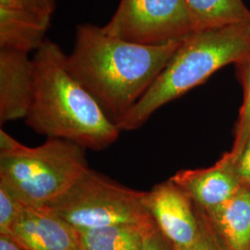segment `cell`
<instances>
[{"instance_id": "1", "label": "cell", "mask_w": 250, "mask_h": 250, "mask_svg": "<svg viewBox=\"0 0 250 250\" xmlns=\"http://www.w3.org/2000/svg\"><path fill=\"white\" fill-rule=\"evenodd\" d=\"M186 38L138 45L107 36L101 27L83 23L76 28L66 67L118 125L151 87Z\"/></svg>"}, {"instance_id": "2", "label": "cell", "mask_w": 250, "mask_h": 250, "mask_svg": "<svg viewBox=\"0 0 250 250\" xmlns=\"http://www.w3.org/2000/svg\"><path fill=\"white\" fill-rule=\"evenodd\" d=\"M66 59L60 45L47 38L36 50L35 93L25 124L47 138L103 150L116 142L121 131L67 70Z\"/></svg>"}, {"instance_id": "3", "label": "cell", "mask_w": 250, "mask_h": 250, "mask_svg": "<svg viewBox=\"0 0 250 250\" xmlns=\"http://www.w3.org/2000/svg\"><path fill=\"white\" fill-rule=\"evenodd\" d=\"M250 59V21L188 36L164 70L122 122L120 131L141 128L160 107L204 83L229 64Z\"/></svg>"}, {"instance_id": "4", "label": "cell", "mask_w": 250, "mask_h": 250, "mask_svg": "<svg viewBox=\"0 0 250 250\" xmlns=\"http://www.w3.org/2000/svg\"><path fill=\"white\" fill-rule=\"evenodd\" d=\"M85 150L58 138L27 146L1 129L0 185L21 205H49L89 169Z\"/></svg>"}, {"instance_id": "5", "label": "cell", "mask_w": 250, "mask_h": 250, "mask_svg": "<svg viewBox=\"0 0 250 250\" xmlns=\"http://www.w3.org/2000/svg\"><path fill=\"white\" fill-rule=\"evenodd\" d=\"M146 194L89 168L45 207L79 230L146 224L153 221L145 204Z\"/></svg>"}, {"instance_id": "6", "label": "cell", "mask_w": 250, "mask_h": 250, "mask_svg": "<svg viewBox=\"0 0 250 250\" xmlns=\"http://www.w3.org/2000/svg\"><path fill=\"white\" fill-rule=\"evenodd\" d=\"M101 28L107 36L144 45H161L197 32L186 0H121Z\"/></svg>"}, {"instance_id": "7", "label": "cell", "mask_w": 250, "mask_h": 250, "mask_svg": "<svg viewBox=\"0 0 250 250\" xmlns=\"http://www.w3.org/2000/svg\"><path fill=\"white\" fill-rule=\"evenodd\" d=\"M145 204L172 247H188L200 232V214L192 199L170 179L146 192Z\"/></svg>"}, {"instance_id": "8", "label": "cell", "mask_w": 250, "mask_h": 250, "mask_svg": "<svg viewBox=\"0 0 250 250\" xmlns=\"http://www.w3.org/2000/svg\"><path fill=\"white\" fill-rule=\"evenodd\" d=\"M21 250H82L77 229L46 207H25L9 237Z\"/></svg>"}, {"instance_id": "9", "label": "cell", "mask_w": 250, "mask_h": 250, "mask_svg": "<svg viewBox=\"0 0 250 250\" xmlns=\"http://www.w3.org/2000/svg\"><path fill=\"white\" fill-rule=\"evenodd\" d=\"M170 179L202 211L224 204L242 188L230 152L211 167L180 170Z\"/></svg>"}, {"instance_id": "10", "label": "cell", "mask_w": 250, "mask_h": 250, "mask_svg": "<svg viewBox=\"0 0 250 250\" xmlns=\"http://www.w3.org/2000/svg\"><path fill=\"white\" fill-rule=\"evenodd\" d=\"M35 84L34 59L24 52L0 49V125L26 118Z\"/></svg>"}, {"instance_id": "11", "label": "cell", "mask_w": 250, "mask_h": 250, "mask_svg": "<svg viewBox=\"0 0 250 250\" xmlns=\"http://www.w3.org/2000/svg\"><path fill=\"white\" fill-rule=\"evenodd\" d=\"M224 250H250V190L242 187L224 204L202 211Z\"/></svg>"}, {"instance_id": "12", "label": "cell", "mask_w": 250, "mask_h": 250, "mask_svg": "<svg viewBox=\"0 0 250 250\" xmlns=\"http://www.w3.org/2000/svg\"><path fill=\"white\" fill-rule=\"evenodd\" d=\"M51 20L0 7V49L30 53L46 38Z\"/></svg>"}, {"instance_id": "13", "label": "cell", "mask_w": 250, "mask_h": 250, "mask_svg": "<svg viewBox=\"0 0 250 250\" xmlns=\"http://www.w3.org/2000/svg\"><path fill=\"white\" fill-rule=\"evenodd\" d=\"M154 221L98 229H77L82 250H140Z\"/></svg>"}, {"instance_id": "14", "label": "cell", "mask_w": 250, "mask_h": 250, "mask_svg": "<svg viewBox=\"0 0 250 250\" xmlns=\"http://www.w3.org/2000/svg\"><path fill=\"white\" fill-rule=\"evenodd\" d=\"M197 31L250 21V10L243 0H186Z\"/></svg>"}, {"instance_id": "15", "label": "cell", "mask_w": 250, "mask_h": 250, "mask_svg": "<svg viewBox=\"0 0 250 250\" xmlns=\"http://www.w3.org/2000/svg\"><path fill=\"white\" fill-rule=\"evenodd\" d=\"M241 68L242 82L244 86V101L236 130V137L230 151L235 162L250 134V59L239 64Z\"/></svg>"}, {"instance_id": "16", "label": "cell", "mask_w": 250, "mask_h": 250, "mask_svg": "<svg viewBox=\"0 0 250 250\" xmlns=\"http://www.w3.org/2000/svg\"><path fill=\"white\" fill-rule=\"evenodd\" d=\"M22 206L7 188L0 185V236L9 237Z\"/></svg>"}, {"instance_id": "17", "label": "cell", "mask_w": 250, "mask_h": 250, "mask_svg": "<svg viewBox=\"0 0 250 250\" xmlns=\"http://www.w3.org/2000/svg\"><path fill=\"white\" fill-rule=\"evenodd\" d=\"M0 7L51 20L56 9V0H0Z\"/></svg>"}, {"instance_id": "18", "label": "cell", "mask_w": 250, "mask_h": 250, "mask_svg": "<svg viewBox=\"0 0 250 250\" xmlns=\"http://www.w3.org/2000/svg\"><path fill=\"white\" fill-rule=\"evenodd\" d=\"M198 211L200 214L201 225L197 241L188 247H172V249L173 250H224L209 224L207 222L205 216L199 208Z\"/></svg>"}, {"instance_id": "19", "label": "cell", "mask_w": 250, "mask_h": 250, "mask_svg": "<svg viewBox=\"0 0 250 250\" xmlns=\"http://www.w3.org/2000/svg\"><path fill=\"white\" fill-rule=\"evenodd\" d=\"M235 168L242 187L250 190V134L235 161Z\"/></svg>"}, {"instance_id": "20", "label": "cell", "mask_w": 250, "mask_h": 250, "mask_svg": "<svg viewBox=\"0 0 250 250\" xmlns=\"http://www.w3.org/2000/svg\"><path fill=\"white\" fill-rule=\"evenodd\" d=\"M140 250H173L169 240L162 234L156 224L147 231Z\"/></svg>"}, {"instance_id": "21", "label": "cell", "mask_w": 250, "mask_h": 250, "mask_svg": "<svg viewBox=\"0 0 250 250\" xmlns=\"http://www.w3.org/2000/svg\"><path fill=\"white\" fill-rule=\"evenodd\" d=\"M0 250H21L14 242L9 238L0 236Z\"/></svg>"}]
</instances>
